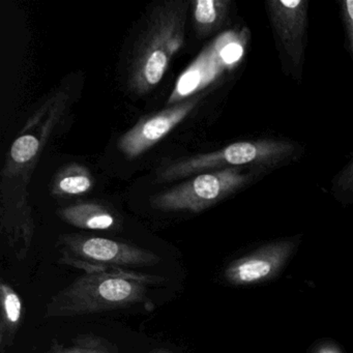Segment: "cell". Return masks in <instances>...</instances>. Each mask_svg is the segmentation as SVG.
Returning a JSON list of instances; mask_svg holds the SVG:
<instances>
[{
  "instance_id": "obj_1",
  "label": "cell",
  "mask_w": 353,
  "mask_h": 353,
  "mask_svg": "<svg viewBox=\"0 0 353 353\" xmlns=\"http://www.w3.org/2000/svg\"><path fill=\"white\" fill-rule=\"evenodd\" d=\"M162 276L129 270L88 272L51 299L45 317H72L102 313L141 303L150 285Z\"/></svg>"
},
{
  "instance_id": "obj_2",
  "label": "cell",
  "mask_w": 353,
  "mask_h": 353,
  "mask_svg": "<svg viewBox=\"0 0 353 353\" xmlns=\"http://www.w3.org/2000/svg\"><path fill=\"white\" fill-rule=\"evenodd\" d=\"M185 17V3H165L154 10L130 67L129 82L134 92L144 94L160 83L171 59L183 46Z\"/></svg>"
},
{
  "instance_id": "obj_3",
  "label": "cell",
  "mask_w": 353,
  "mask_h": 353,
  "mask_svg": "<svg viewBox=\"0 0 353 353\" xmlns=\"http://www.w3.org/2000/svg\"><path fill=\"white\" fill-rule=\"evenodd\" d=\"M256 169L228 168L201 173L152 198V208L164 212H200L260 181Z\"/></svg>"
},
{
  "instance_id": "obj_4",
  "label": "cell",
  "mask_w": 353,
  "mask_h": 353,
  "mask_svg": "<svg viewBox=\"0 0 353 353\" xmlns=\"http://www.w3.org/2000/svg\"><path fill=\"white\" fill-rule=\"evenodd\" d=\"M59 262L88 272L129 270L156 265L161 258L148 250L104 237L81 234L59 239Z\"/></svg>"
},
{
  "instance_id": "obj_5",
  "label": "cell",
  "mask_w": 353,
  "mask_h": 353,
  "mask_svg": "<svg viewBox=\"0 0 353 353\" xmlns=\"http://www.w3.org/2000/svg\"><path fill=\"white\" fill-rule=\"evenodd\" d=\"M309 6L307 0H266L264 3L281 70L296 84L303 81Z\"/></svg>"
},
{
  "instance_id": "obj_6",
  "label": "cell",
  "mask_w": 353,
  "mask_h": 353,
  "mask_svg": "<svg viewBox=\"0 0 353 353\" xmlns=\"http://www.w3.org/2000/svg\"><path fill=\"white\" fill-rule=\"evenodd\" d=\"M200 99V96L192 97L161 112L140 119L121 136L119 141V150L129 159L141 156L176 128L195 109Z\"/></svg>"
},
{
  "instance_id": "obj_7",
  "label": "cell",
  "mask_w": 353,
  "mask_h": 353,
  "mask_svg": "<svg viewBox=\"0 0 353 353\" xmlns=\"http://www.w3.org/2000/svg\"><path fill=\"white\" fill-rule=\"evenodd\" d=\"M220 57L214 45L200 53L177 80L176 85L169 98L168 104H179L194 97L195 92L205 88L220 71Z\"/></svg>"
},
{
  "instance_id": "obj_8",
  "label": "cell",
  "mask_w": 353,
  "mask_h": 353,
  "mask_svg": "<svg viewBox=\"0 0 353 353\" xmlns=\"http://www.w3.org/2000/svg\"><path fill=\"white\" fill-rule=\"evenodd\" d=\"M68 224L86 230H113L119 228V219L106 206L92 202L74 204L59 210Z\"/></svg>"
},
{
  "instance_id": "obj_9",
  "label": "cell",
  "mask_w": 353,
  "mask_h": 353,
  "mask_svg": "<svg viewBox=\"0 0 353 353\" xmlns=\"http://www.w3.org/2000/svg\"><path fill=\"white\" fill-rule=\"evenodd\" d=\"M0 352L12 346L23 318L21 297L6 282L0 284Z\"/></svg>"
},
{
  "instance_id": "obj_10",
  "label": "cell",
  "mask_w": 353,
  "mask_h": 353,
  "mask_svg": "<svg viewBox=\"0 0 353 353\" xmlns=\"http://www.w3.org/2000/svg\"><path fill=\"white\" fill-rule=\"evenodd\" d=\"M230 0H197L194 8V19L197 32L208 36L219 32L228 21Z\"/></svg>"
},
{
  "instance_id": "obj_11",
  "label": "cell",
  "mask_w": 353,
  "mask_h": 353,
  "mask_svg": "<svg viewBox=\"0 0 353 353\" xmlns=\"http://www.w3.org/2000/svg\"><path fill=\"white\" fill-rule=\"evenodd\" d=\"M92 173L81 165H70L61 169L52 185V193L57 196H78L88 193L94 187Z\"/></svg>"
},
{
  "instance_id": "obj_12",
  "label": "cell",
  "mask_w": 353,
  "mask_h": 353,
  "mask_svg": "<svg viewBox=\"0 0 353 353\" xmlns=\"http://www.w3.org/2000/svg\"><path fill=\"white\" fill-rule=\"evenodd\" d=\"M50 350L53 353H119V349L113 343L92 334H79L72 340L69 346L53 341Z\"/></svg>"
},
{
  "instance_id": "obj_13",
  "label": "cell",
  "mask_w": 353,
  "mask_h": 353,
  "mask_svg": "<svg viewBox=\"0 0 353 353\" xmlns=\"http://www.w3.org/2000/svg\"><path fill=\"white\" fill-rule=\"evenodd\" d=\"M330 193L343 203H353V156L332 177Z\"/></svg>"
},
{
  "instance_id": "obj_14",
  "label": "cell",
  "mask_w": 353,
  "mask_h": 353,
  "mask_svg": "<svg viewBox=\"0 0 353 353\" xmlns=\"http://www.w3.org/2000/svg\"><path fill=\"white\" fill-rule=\"evenodd\" d=\"M41 148V141L32 134H24L14 141L10 152L12 162L18 166H23L32 162Z\"/></svg>"
},
{
  "instance_id": "obj_15",
  "label": "cell",
  "mask_w": 353,
  "mask_h": 353,
  "mask_svg": "<svg viewBox=\"0 0 353 353\" xmlns=\"http://www.w3.org/2000/svg\"><path fill=\"white\" fill-rule=\"evenodd\" d=\"M270 272V264L264 260H250L234 268L232 276L243 282H252L268 276Z\"/></svg>"
},
{
  "instance_id": "obj_16",
  "label": "cell",
  "mask_w": 353,
  "mask_h": 353,
  "mask_svg": "<svg viewBox=\"0 0 353 353\" xmlns=\"http://www.w3.org/2000/svg\"><path fill=\"white\" fill-rule=\"evenodd\" d=\"M338 5L344 32V48L353 63V0H340Z\"/></svg>"
},
{
  "instance_id": "obj_17",
  "label": "cell",
  "mask_w": 353,
  "mask_h": 353,
  "mask_svg": "<svg viewBox=\"0 0 353 353\" xmlns=\"http://www.w3.org/2000/svg\"><path fill=\"white\" fill-rule=\"evenodd\" d=\"M150 353H174L172 351L167 350V349H156V350H152V352Z\"/></svg>"
},
{
  "instance_id": "obj_18",
  "label": "cell",
  "mask_w": 353,
  "mask_h": 353,
  "mask_svg": "<svg viewBox=\"0 0 353 353\" xmlns=\"http://www.w3.org/2000/svg\"><path fill=\"white\" fill-rule=\"evenodd\" d=\"M47 353H53V352H52V351L49 350L48 352H47Z\"/></svg>"
}]
</instances>
